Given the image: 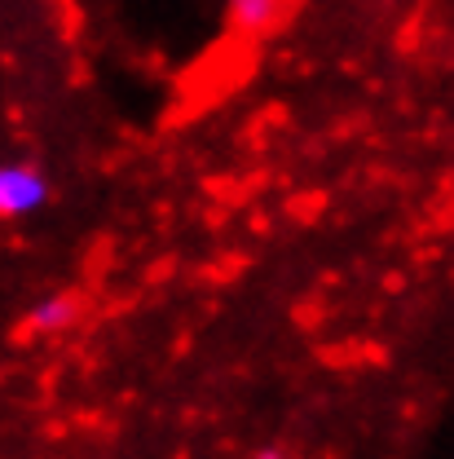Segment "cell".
<instances>
[{
  "label": "cell",
  "instance_id": "obj_1",
  "mask_svg": "<svg viewBox=\"0 0 454 459\" xmlns=\"http://www.w3.org/2000/svg\"><path fill=\"white\" fill-rule=\"evenodd\" d=\"M49 177L27 164V160H9L0 164V217L4 221H27L49 204Z\"/></svg>",
  "mask_w": 454,
  "mask_h": 459
},
{
  "label": "cell",
  "instance_id": "obj_2",
  "mask_svg": "<svg viewBox=\"0 0 454 459\" xmlns=\"http://www.w3.org/2000/svg\"><path fill=\"white\" fill-rule=\"evenodd\" d=\"M291 0H226V18L238 36H265L278 27Z\"/></svg>",
  "mask_w": 454,
  "mask_h": 459
},
{
  "label": "cell",
  "instance_id": "obj_4",
  "mask_svg": "<svg viewBox=\"0 0 454 459\" xmlns=\"http://www.w3.org/2000/svg\"><path fill=\"white\" fill-rule=\"evenodd\" d=\"M256 459H287V455H278V451H261Z\"/></svg>",
  "mask_w": 454,
  "mask_h": 459
},
{
  "label": "cell",
  "instance_id": "obj_3",
  "mask_svg": "<svg viewBox=\"0 0 454 459\" xmlns=\"http://www.w3.org/2000/svg\"><path fill=\"white\" fill-rule=\"evenodd\" d=\"M75 314H80V305H75V296H45V300H36L31 309H27V318H22V332L36 341V336H57V332H66L71 323H75Z\"/></svg>",
  "mask_w": 454,
  "mask_h": 459
}]
</instances>
